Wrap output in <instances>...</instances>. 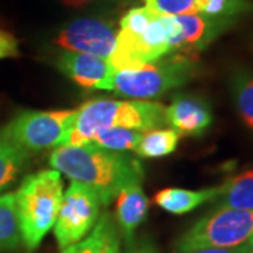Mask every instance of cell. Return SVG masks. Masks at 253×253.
Instances as JSON below:
<instances>
[{
  "label": "cell",
  "mask_w": 253,
  "mask_h": 253,
  "mask_svg": "<svg viewBox=\"0 0 253 253\" xmlns=\"http://www.w3.org/2000/svg\"><path fill=\"white\" fill-rule=\"evenodd\" d=\"M49 163L56 172L94 190L103 206L110 204L128 186L142 184L144 179L138 159L91 142L58 146L51 154Z\"/></svg>",
  "instance_id": "1"
},
{
  "label": "cell",
  "mask_w": 253,
  "mask_h": 253,
  "mask_svg": "<svg viewBox=\"0 0 253 253\" xmlns=\"http://www.w3.org/2000/svg\"><path fill=\"white\" fill-rule=\"evenodd\" d=\"M166 107L146 100H90L76 110L68 145L90 142L100 129L121 126L139 132L165 126Z\"/></svg>",
  "instance_id": "2"
},
{
  "label": "cell",
  "mask_w": 253,
  "mask_h": 253,
  "mask_svg": "<svg viewBox=\"0 0 253 253\" xmlns=\"http://www.w3.org/2000/svg\"><path fill=\"white\" fill-rule=\"evenodd\" d=\"M61 173L42 170L27 176L14 193L20 236L28 251H36L59 212L63 196Z\"/></svg>",
  "instance_id": "3"
},
{
  "label": "cell",
  "mask_w": 253,
  "mask_h": 253,
  "mask_svg": "<svg viewBox=\"0 0 253 253\" xmlns=\"http://www.w3.org/2000/svg\"><path fill=\"white\" fill-rule=\"evenodd\" d=\"M196 71L197 62L194 58L173 55L136 69L118 71L111 79L109 90L131 99H156L170 89L186 84L194 78Z\"/></svg>",
  "instance_id": "4"
},
{
  "label": "cell",
  "mask_w": 253,
  "mask_h": 253,
  "mask_svg": "<svg viewBox=\"0 0 253 253\" xmlns=\"http://www.w3.org/2000/svg\"><path fill=\"white\" fill-rule=\"evenodd\" d=\"M253 236V210L218 207L199 219L176 242L179 253L208 248H236Z\"/></svg>",
  "instance_id": "5"
},
{
  "label": "cell",
  "mask_w": 253,
  "mask_h": 253,
  "mask_svg": "<svg viewBox=\"0 0 253 253\" xmlns=\"http://www.w3.org/2000/svg\"><path fill=\"white\" fill-rule=\"evenodd\" d=\"M76 110L23 111L4 126L3 134L18 148L41 151L69 144Z\"/></svg>",
  "instance_id": "6"
},
{
  "label": "cell",
  "mask_w": 253,
  "mask_h": 253,
  "mask_svg": "<svg viewBox=\"0 0 253 253\" xmlns=\"http://www.w3.org/2000/svg\"><path fill=\"white\" fill-rule=\"evenodd\" d=\"M100 196L86 184L72 181L63 193L54 234L61 249L79 242L97 224L101 208Z\"/></svg>",
  "instance_id": "7"
},
{
  "label": "cell",
  "mask_w": 253,
  "mask_h": 253,
  "mask_svg": "<svg viewBox=\"0 0 253 253\" xmlns=\"http://www.w3.org/2000/svg\"><path fill=\"white\" fill-rule=\"evenodd\" d=\"M117 33L114 26L101 18L82 17L68 23L55 37V44L65 51L94 55L109 59L114 52Z\"/></svg>",
  "instance_id": "8"
},
{
  "label": "cell",
  "mask_w": 253,
  "mask_h": 253,
  "mask_svg": "<svg viewBox=\"0 0 253 253\" xmlns=\"http://www.w3.org/2000/svg\"><path fill=\"white\" fill-rule=\"evenodd\" d=\"M58 69L69 79L86 89L109 90L114 68L109 59L94 55L63 51L56 61Z\"/></svg>",
  "instance_id": "9"
},
{
  "label": "cell",
  "mask_w": 253,
  "mask_h": 253,
  "mask_svg": "<svg viewBox=\"0 0 253 253\" xmlns=\"http://www.w3.org/2000/svg\"><path fill=\"white\" fill-rule=\"evenodd\" d=\"M180 24V37L176 52L191 56L206 49L217 37L232 27L236 18L208 17L200 13L176 16Z\"/></svg>",
  "instance_id": "10"
},
{
  "label": "cell",
  "mask_w": 253,
  "mask_h": 253,
  "mask_svg": "<svg viewBox=\"0 0 253 253\" xmlns=\"http://www.w3.org/2000/svg\"><path fill=\"white\" fill-rule=\"evenodd\" d=\"M165 121L180 135L197 136L210 128L212 114L204 100L191 96H179L165 110Z\"/></svg>",
  "instance_id": "11"
},
{
  "label": "cell",
  "mask_w": 253,
  "mask_h": 253,
  "mask_svg": "<svg viewBox=\"0 0 253 253\" xmlns=\"http://www.w3.org/2000/svg\"><path fill=\"white\" fill-rule=\"evenodd\" d=\"M149 200L145 196L141 184H132L123 189L117 196L116 217L123 235L131 242L134 232L148 214Z\"/></svg>",
  "instance_id": "12"
},
{
  "label": "cell",
  "mask_w": 253,
  "mask_h": 253,
  "mask_svg": "<svg viewBox=\"0 0 253 253\" xmlns=\"http://www.w3.org/2000/svg\"><path fill=\"white\" fill-rule=\"evenodd\" d=\"M219 191H221V186L204 190L168 187V189L159 190L155 194L154 201L158 207H161L165 211L174 215H181L196 210L207 201L215 200L219 196Z\"/></svg>",
  "instance_id": "13"
},
{
  "label": "cell",
  "mask_w": 253,
  "mask_h": 253,
  "mask_svg": "<svg viewBox=\"0 0 253 253\" xmlns=\"http://www.w3.org/2000/svg\"><path fill=\"white\" fill-rule=\"evenodd\" d=\"M62 253H120V238L113 217L107 212L100 215L89 235L65 248Z\"/></svg>",
  "instance_id": "14"
},
{
  "label": "cell",
  "mask_w": 253,
  "mask_h": 253,
  "mask_svg": "<svg viewBox=\"0 0 253 253\" xmlns=\"http://www.w3.org/2000/svg\"><path fill=\"white\" fill-rule=\"evenodd\" d=\"M218 207L253 210V169L221 184Z\"/></svg>",
  "instance_id": "15"
},
{
  "label": "cell",
  "mask_w": 253,
  "mask_h": 253,
  "mask_svg": "<svg viewBox=\"0 0 253 253\" xmlns=\"http://www.w3.org/2000/svg\"><path fill=\"white\" fill-rule=\"evenodd\" d=\"M180 134L173 128H155L146 132L136 145L135 154L142 158H162L173 154L179 145Z\"/></svg>",
  "instance_id": "16"
},
{
  "label": "cell",
  "mask_w": 253,
  "mask_h": 253,
  "mask_svg": "<svg viewBox=\"0 0 253 253\" xmlns=\"http://www.w3.org/2000/svg\"><path fill=\"white\" fill-rule=\"evenodd\" d=\"M27 152L0 131V193L11 186L24 168Z\"/></svg>",
  "instance_id": "17"
},
{
  "label": "cell",
  "mask_w": 253,
  "mask_h": 253,
  "mask_svg": "<svg viewBox=\"0 0 253 253\" xmlns=\"http://www.w3.org/2000/svg\"><path fill=\"white\" fill-rule=\"evenodd\" d=\"M21 242L14 193L0 196V252L13 251Z\"/></svg>",
  "instance_id": "18"
},
{
  "label": "cell",
  "mask_w": 253,
  "mask_h": 253,
  "mask_svg": "<svg viewBox=\"0 0 253 253\" xmlns=\"http://www.w3.org/2000/svg\"><path fill=\"white\" fill-rule=\"evenodd\" d=\"M141 136L142 132L139 131L113 126V128L100 129L91 138L90 142L103 149H109L114 152H126V151H135Z\"/></svg>",
  "instance_id": "19"
},
{
  "label": "cell",
  "mask_w": 253,
  "mask_h": 253,
  "mask_svg": "<svg viewBox=\"0 0 253 253\" xmlns=\"http://www.w3.org/2000/svg\"><path fill=\"white\" fill-rule=\"evenodd\" d=\"M196 13L208 17L236 18L246 13H253L251 0H196Z\"/></svg>",
  "instance_id": "20"
},
{
  "label": "cell",
  "mask_w": 253,
  "mask_h": 253,
  "mask_svg": "<svg viewBox=\"0 0 253 253\" xmlns=\"http://www.w3.org/2000/svg\"><path fill=\"white\" fill-rule=\"evenodd\" d=\"M231 90L244 123L253 131V75L238 72L232 79Z\"/></svg>",
  "instance_id": "21"
},
{
  "label": "cell",
  "mask_w": 253,
  "mask_h": 253,
  "mask_svg": "<svg viewBox=\"0 0 253 253\" xmlns=\"http://www.w3.org/2000/svg\"><path fill=\"white\" fill-rule=\"evenodd\" d=\"M145 7L159 16H184L196 13V0H144Z\"/></svg>",
  "instance_id": "22"
},
{
  "label": "cell",
  "mask_w": 253,
  "mask_h": 253,
  "mask_svg": "<svg viewBox=\"0 0 253 253\" xmlns=\"http://www.w3.org/2000/svg\"><path fill=\"white\" fill-rule=\"evenodd\" d=\"M20 55L18 40L11 33L0 28V59L17 58Z\"/></svg>",
  "instance_id": "23"
},
{
  "label": "cell",
  "mask_w": 253,
  "mask_h": 253,
  "mask_svg": "<svg viewBox=\"0 0 253 253\" xmlns=\"http://www.w3.org/2000/svg\"><path fill=\"white\" fill-rule=\"evenodd\" d=\"M190 253H251L249 242L236 248H208V249H200Z\"/></svg>",
  "instance_id": "24"
},
{
  "label": "cell",
  "mask_w": 253,
  "mask_h": 253,
  "mask_svg": "<svg viewBox=\"0 0 253 253\" xmlns=\"http://www.w3.org/2000/svg\"><path fill=\"white\" fill-rule=\"evenodd\" d=\"M59 1H62L63 4L71 6V7H83V6L91 3L93 0H59Z\"/></svg>",
  "instance_id": "25"
},
{
  "label": "cell",
  "mask_w": 253,
  "mask_h": 253,
  "mask_svg": "<svg viewBox=\"0 0 253 253\" xmlns=\"http://www.w3.org/2000/svg\"><path fill=\"white\" fill-rule=\"evenodd\" d=\"M134 253H159V252L155 249L152 245L146 244V245H142V246H139Z\"/></svg>",
  "instance_id": "26"
},
{
  "label": "cell",
  "mask_w": 253,
  "mask_h": 253,
  "mask_svg": "<svg viewBox=\"0 0 253 253\" xmlns=\"http://www.w3.org/2000/svg\"><path fill=\"white\" fill-rule=\"evenodd\" d=\"M249 248H251V253H253V236L251 238V241H249Z\"/></svg>",
  "instance_id": "27"
}]
</instances>
